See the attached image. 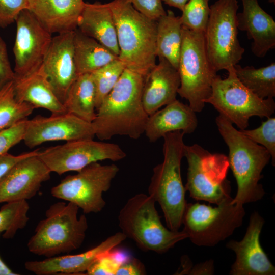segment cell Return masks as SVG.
<instances>
[{"label":"cell","instance_id":"obj_1","mask_svg":"<svg viewBox=\"0 0 275 275\" xmlns=\"http://www.w3.org/2000/svg\"><path fill=\"white\" fill-rule=\"evenodd\" d=\"M147 75L125 68L102 101L92 122L101 141L116 135L138 139L144 133L149 115L142 101Z\"/></svg>","mask_w":275,"mask_h":275},{"label":"cell","instance_id":"obj_2","mask_svg":"<svg viewBox=\"0 0 275 275\" xmlns=\"http://www.w3.org/2000/svg\"><path fill=\"white\" fill-rule=\"evenodd\" d=\"M215 123L229 149V168L235 178L237 190L232 201L243 205L261 200L265 192L259 183L262 172L271 155L267 149L249 139L224 116L219 114Z\"/></svg>","mask_w":275,"mask_h":275},{"label":"cell","instance_id":"obj_3","mask_svg":"<svg viewBox=\"0 0 275 275\" xmlns=\"http://www.w3.org/2000/svg\"><path fill=\"white\" fill-rule=\"evenodd\" d=\"M108 4L116 25L118 59L126 68L147 75L156 64L157 21L138 12L127 0Z\"/></svg>","mask_w":275,"mask_h":275},{"label":"cell","instance_id":"obj_4","mask_svg":"<svg viewBox=\"0 0 275 275\" xmlns=\"http://www.w3.org/2000/svg\"><path fill=\"white\" fill-rule=\"evenodd\" d=\"M184 134L177 130L163 136V160L153 168L148 187L149 195L159 203L168 228L172 231H178L181 227L187 203L180 170Z\"/></svg>","mask_w":275,"mask_h":275},{"label":"cell","instance_id":"obj_5","mask_svg":"<svg viewBox=\"0 0 275 275\" xmlns=\"http://www.w3.org/2000/svg\"><path fill=\"white\" fill-rule=\"evenodd\" d=\"M78 209L71 202L52 204L29 240V251L49 258L79 248L86 237L88 225L85 214L78 217Z\"/></svg>","mask_w":275,"mask_h":275},{"label":"cell","instance_id":"obj_6","mask_svg":"<svg viewBox=\"0 0 275 275\" xmlns=\"http://www.w3.org/2000/svg\"><path fill=\"white\" fill-rule=\"evenodd\" d=\"M155 203L143 193L132 197L119 212V226L141 250L163 254L188 236L183 230L172 231L163 225Z\"/></svg>","mask_w":275,"mask_h":275},{"label":"cell","instance_id":"obj_7","mask_svg":"<svg viewBox=\"0 0 275 275\" xmlns=\"http://www.w3.org/2000/svg\"><path fill=\"white\" fill-rule=\"evenodd\" d=\"M182 34L178 94L188 101L196 113L200 112L211 95L217 72L207 56L204 33L192 31L182 25Z\"/></svg>","mask_w":275,"mask_h":275},{"label":"cell","instance_id":"obj_8","mask_svg":"<svg viewBox=\"0 0 275 275\" xmlns=\"http://www.w3.org/2000/svg\"><path fill=\"white\" fill-rule=\"evenodd\" d=\"M231 197L217 206L186 203L182 224L190 240L200 246H213L231 235L241 226L245 212L243 205Z\"/></svg>","mask_w":275,"mask_h":275},{"label":"cell","instance_id":"obj_9","mask_svg":"<svg viewBox=\"0 0 275 275\" xmlns=\"http://www.w3.org/2000/svg\"><path fill=\"white\" fill-rule=\"evenodd\" d=\"M184 157L188 164L185 188L190 197L218 205L231 197L230 183L227 179V156L211 153L195 144L185 145Z\"/></svg>","mask_w":275,"mask_h":275},{"label":"cell","instance_id":"obj_10","mask_svg":"<svg viewBox=\"0 0 275 275\" xmlns=\"http://www.w3.org/2000/svg\"><path fill=\"white\" fill-rule=\"evenodd\" d=\"M223 79L219 75L214 78L212 91L205 103H209L239 130L245 129L253 116H271L275 111L273 98L261 99L247 89L238 79L234 66L228 70Z\"/></svg>","mask_w":275,"mask_h":275},{"label":"cell","instance_id":"obj_11","mask_svg":"<svg viewBox=\"0 0 275 275\" xmlns=\"http://www.w3.org/2000/svg\"><path fill=\"white\" fill-rule=\"evenodd\" d=\"M237 0H217L210 6L204 32L209 60L217 72L237 64L245 51L238 38Z\"/></svg>","mask_w":275,"mask_h":275},{"label":"cell","instance_id":"obj_12","mask_svg":"<svg viewBox=\"0 0 275 275\" xmlns=\"http://www.w3.org/2000/svg\"><path fill=\"white\" fill-rule=\"evenodd\" d=\"M119 171L115 164L94 162L75 175L67 176L50 193L56 198L75 204L85 214L98 213L106 205L103 193L109 189Z\"/></svg>","mask_w":275,"mask_h":275},{"label":"cell","instance_id":"obj_13","mask_svg":"<svg viewBox=\"0 0 275 275\" xmlns=\"http://www.w3.org/2000/svg\"><path fill=\"white\" fill-rule=\"evenodd\" d=\"M38 156L51 172L61 175L70 171L78 172L91 163L102 160L119 161L126 154L116 144L88 139L47 148L40 151Z\"/></svg>","mask_w":275,"mask_h":275},{"label":"cell","instance_id":"obj_14","mask_svg":"<svg viewBox=\"0 0 275 275\" xmlns=\"http://www.w3.org/2000/svg\"><path fill=\"white\" fill-rule=\"evenodd\" d=\"M15 22L16 33L13 49V70L14 76H21L42 65L53 37L29 9L22 10Z\"/></svg>","mask_w":275,"mask_h":275},{"label":"cell","instance_id":"obj_15","mask_svg":"<svg viewBox=\"0 0 275 275\" xmlns=\"http://www.w3.org/2000/svg\"><path fill=\"white\" fill-rule=\"evenodd\" d=\"M95 136L92 122L65 113L28 119L23 141L27 147L33 148L50 141L69 142L94 139Z\"/></svg>","mask_w":275,"mask_h":275},{"label":"cell","instance_id":"obj_16","mask_svg":"<svg viewBox=\"0 0 275 275\" xmlns=\"http://www.w3.org/2000/svg\"><path fill=\"white\" fill-rule=\"evenodd\" d=\"M264 223V219L259 213L254 212L251 215L243 239L239 241L231 240L226 243V247L236 255L230 274H275V267L260 242V235Z\"/></svg>","mask_w":275,"mask_h":275},{"label":"cell","instance_id":"obj_17","mask_svg":"<svg viewBox=\"0 0 275 275\" xmlns=\"http://www.w3.org/2000/svg\"><path fill=\"white\" fill-rule=\"evenodd\" d=\"M74 31L52 37L42 66L52 89L63 104L67 93L78 77L74 59Z\"/></svg>","mask_w":275,"mask_h":275},{"label":"cell","instance_id":"obj_18","mask_svg":"<svg viewBox=\"0 0 275 275\" xmlns=\"http://www.w3.org/2000/svg\"><path fill=\"white\" fill-rule=\"evenodd\" d=\"M38 155L19 161L0 181V203L30 199L50 179L51 172Z\"/></svg>","mask_w":275,"mask_h":275},{"label":"cell","instance_id":"obj_19","mask_svg":"<svg viewBox=\"0 0 275 275\" xmlns=\"http://www.w3.org/2000/svg\"><path fill=\"white\" fill-rule=\"evenodd\" d=\"M126 238L122 232L108 237L96 246L83 253L47 258L40 261H28L25 269L37 275L81 274L86 272L103 253L117 246Z\"/></svg>","mask_w":275,"mask_h":275},{"label":"cell","instance_id":"obj_20","mask_svg":"<svg viewBox=\"0 0 275 275\" xmlns=\"http://www.w3.org/2000/svg\"><path fill=\"white\" fill-rule=\"evenodd\" d=\"M242 11L237 13L238 29L252 41L253 54L262 58L275 47V21L260 6L258 0H241Z\"/></svg>","mask_w":275,"mask_h":275},{"label":"cell","instance_id":"obj_21","mask_svg":"<svg viewBox=\"0 0 275 275\" xmlns=\"http://www.w3.org/2000/svg\"><path fill=\"white\" fill-rule=\"evenodd\" d=\"M180 85L178 70L167 60L159 59V63L149 71L144 82L142 101L150 116L175 100Z\"/></svg>","mask_w":275,"mask_h":275},{"label":"cell","instance_id":"obj_22","mask_svg":"<svg viewBox=\"0 0 275 275\" xmlns=\"http://www.w3.org/2000/svg\"><path fill=\"white\" fill-rule=\"evenodd\" d=\"M17 100L27 103L35 108H42L51 114L66 113L63 104L55 94L42 64L36 70L12 80Z\"/></svg>","mask_w":275,"mask_h":275},{"label":"cell","instance_id":"obj_23","mask_svg":"<svg viewBox=\"0 0 275 275\" xmlns=\"http://www.w3.org/2000/svg\"><path fill=\"white\" fill-rule=\"evenodd\" d=\"M198 126L196 112L176 99L149 116L144 133L150 142H155L168 133L180 130L191 134Z\"/></svg>","mask_w":275,"mask_h":275},{"label":"cell","instance_id":"obj_24","mask_svg":"<svg viewBox=\"0 0 275 275\" xmlns=\"http://www.w3.org/2000/svg\"><path fill=\"white\" fill-rule=\"evenodd\" d=\"M28 9L52 34L73 31L84 0H28Z\"/></svg>","mask_w":275,"mask_h":275},{"label":"cell","instance_id":"obj_25","mask_svg":"<svg viewBox=\"0 0 275 275\" xmlns=\"http://www.w3.org/2000/svg\"><path fill=\"white\" fill-rule=\"evenodd\" d=\"M77 29L119 56L115 23L108 3H85L77 20Z\"/></svg>","mask_w":275,"mask_h":275},{"label":"cell","instance_id":"obj_26","mask_svg":"<svg viewBox=\"0 0 275 275\" xmlns=\"http://www.w3.org/2000/svg\"><path fill=\"white\" fill-rule=\"evenodd\" d=\"M73 48L78 76L91 73L118 58L97 40L77 29L74 30Z\"/></svg>","mask_w":275,"mask_h":275},{"label":"cell","instance_id":"obj_27","mask_svg":"<svg viewBox=\"0 0 275 275\" xmlns=\"http://www.w3.org/2000/svg\"><path fill=\"white\" fill-rule=\"evenodd\" d=\"M182 28L180 16H175L170 10L157 20V57L166 59L177 70L182 41Z\"/></svg>","mask_w":275,"mask_h":275},{"label":"cell","instance_id":"obj_28","mask_svg":"<svg viewBox=\"0 0 275 275\" xmlns=\"http://www.w3.org/2000/svg\"><path fill=\"white\" fill-rule=\"evenodd\" d=\"M66 113L89 122L96 116L95 88L91 73L78 76L70 87L63 103Z\"/></svg>","mask_w":275,"mask_h":275},{"label":"cell","instance_id":"obj_29","mask_svg":"<svg viewBox=\"0 0 275 275\" xmlns=\"http://www.w3.org/2000/svg\"><path fill=\"white\" fill-rule=\"evenodd\" d=\"M239 80L247 89L261 99L275 96V63L255 68L254 66H234Z\"/></svg>","mask_w":275,"mask_h":275},{"label":"cell","instance_id":"obj_30","mask_svg":"<svg viewBox=\"0 0 275 275\" xmlns=\"http://www.w3.org/2000/svg\"><path fill=\"white\" fill-rule=\"evenodd\" d=\"M35 108L15 97L12 81L0 90V131L27 119Z\"/></svg>","mask_w":275,"mask_h":275},{"label":"cell","instance_id":"obj_31","mask_svg":"<svg viewBox=\"0 0 275 275\" xmlns=\"http://www.w3.org/2000/svg\"><path fill=\"white\" fill-rule=\"evenodd\" d=\"M29 205L26 200L7 202L0 209V233L3 237L13 238L17 231L23 229L29 220Z\"/></svg>","mask_w":275,"mask_h":275},{"label":"cell","instance_id":"obj_32","mask_svg":"<svg viewBox=\"0 0 275 275\" xmlns=\"http://www.w3.org/2000/svg\"><path fill=\"white\" fill-rule=\"evenodd\" d=\"M125 68V65L118 58L91 73L95 88L96 111Z\"/></svg>","mask_w":275,"mask_h":275},{"label":"cell","instance_id":"obj_33","mask_svg":"<svg viewBox=\"0 0 275 275\" xmlns=\"http://www.w3.org/2000/svg\"><path fill=\"white\" fill-rule=\"evenodd\" d=\"M210 0H188L180 18L182 24L196 32L204 33L210 12Z\"/></svg>","mask_w":275,"mask_h":275},{"label":"cell","instance_id":"obj_34","mask_svg":"<svg viewBox=\"0 0 275 275\" xmlns=\"http://www.w3.org/2000/svg\"><path fill=\"white\" fill-rule=\"evenodd\" d=\"M131 257L125 250L116 246L101 254L85 274L115 275L119 267Z\"/></svg>","mask_w":275,"mask_h":275},{"label":"cell","instance_id":"obj_35","mask_svg":"<svg viewBox=\"0 0 275 275\" xmlns=\"http://www.w3.org/2000/svg\"><path fill=\"white\" fill-rule=\"evenodd\" d=\"M239 130L251 140L264 147L270 153L272 164L274 166L275 118H268L255 129Z\"/></svg>","mask_w":275,"mask_h":275},{"label":"cell","instance_id":"obj_36","mask_svg":"<svg viewBox=\"0 0 275 275\" xmlns=\"http://www.w3.org/2000/svg\"><path fill=\"white\" fill-rule=\"evenodd\" d=\"M28 119L0 131V156L23 141Z\"/></svg>","mask_w":275,"mask_h":275},{"label":"cell","instance_id":"obj_37","mask_svg":"<svg viewBox=\"0 0 275 275\" xmlns=\"http://www.w3.org/2000/svg\"><path fill=\"white\" fill-rule=\"evenodd\" d=\"M28 8V0H0V27L13 23L19 13Z\"/></svg>","mask_w":275,"mask_h":275},{"label":"cell","instance_id":"obj_38","mask_svg":"<svg viewBox=\"0 0 275 275\" xmlns=\"http://www.w3.org/2000/svg\"><path fill=\"white\" fill-rule=\"evenodd\" d=\"M138 12L157 21L166 14L161 0H127Z\"/></svg>","mask_w":275,"mask_h":275},{"label":"cell","instance_id":"obj_39","mask_svg":"<svg viewBox=\"0 0 275 275\" xmlns=\"http://www.w3.org/2000/svg\"><path fill=\"white\" fill-rule=\"evenodd\" d=\"M14 77V72L9 60L6 45L0 37V90Z\"/></svg>","mask_w":275,"mask_h":275},{"label":"cell","instance_id":"obj_40","mask_svg":"<svg viewBox=\"0 0 275 275\" xmlns=\"http://www.w3.org/2000/svg\"><path fill=\"white\" fill-rule=\"evenodd\" d=\"M40 149L14 155L7 152L0 156V181L9 172V171L19 161L27 157L38 155Z\"/></svg>","mask_w":275,"mask_h":275},{"label":"cell","instance_id":"obj_41","mask_svg":"<svg viewBox=\"0 0 275 275\" xmlns=\"http://www.w3.org/2000/svg\"><path fill=\"white\" fill-rule=\"evenodd\" d=\"M146 274L144 264L139 259L131 257L117 269L115 275H143Z\"/></svg>","mask_w":275,"mask_h":275},{"label":"cell","instance_id":"obj_42","mask_svg":"<svg viewBox=\"0 0 275 275\" xmlns=\"http://www.w3.org/2000/svg\"><path fill=\"white\" fill-rule=\"evenodd\" d=\"M214 264L212 260H208L204 263L196 265L190 269L188 274H213L214 273Z\"/></svg>","mask_w":275,"mask_h":275},{"label":"cell","instance_id":"obj_43","mask_svg":"<svg viewBox=\"0 0 275 275\" xmlns=\"http://www.w3.org/2000/svg\"><path fill=\"white\" fill-rule=\"evenodd\" d=\"M166 4L182 11L185 5L188 0H162Z\"/></svg>","mask_w":275,"mask_h":275},{"label":"cell","instance_id":"obj_44","mask_svg":"<svg viewBox=\"0 0 275 275\" xmlns=\"http://www.w3.org/2000/svg\"><path fill=\"white\" fill-rule=\"evenodd\" d=\"M1 234V233H0ZM3 261L0 257V275H17Z\"/></svg>","mask_w":275,"mask_h":275},{"label":"cell","instance_id":"obj_45","mask_svg":"<svg viewBox=\"0 0 275 275\" xmlns=\"http://www.w3.org/2000/svg\"><path fill=\"white\" fill-rule=\"evenodd\" d=\"M267 1L270 3L273 4H275V0H267Z\"/></svg>","mask_w":275,"mask_h":275}]
</instances>
